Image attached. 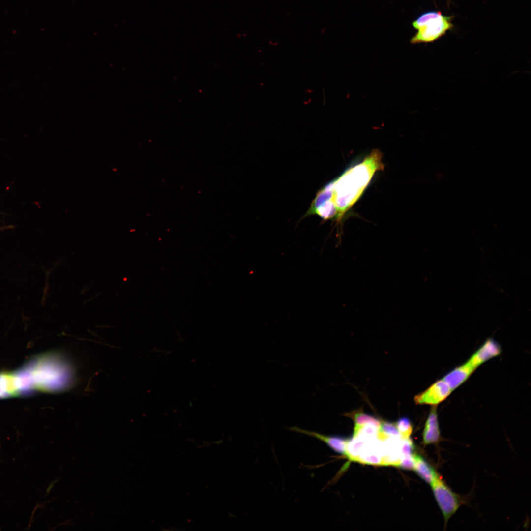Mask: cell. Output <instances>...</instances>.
Segmentation results:
<instances>
[{"label":"cell","instance_id":"cell-1","mask_svg":"<svg viewBox=\"0 0 531 531\" xmlns=\"http://www.w3.org/2000/svg\"><path fill=\"white\" fill-rule=\"evenodd\" d=\"M382 154L374 149L361 162L350 167L317 194L306 215L339 221L360 197L377 171L383 170Z\"/></svg>","mask_w":531,"mask_h":531},{"label":"cell","instance_id":"cell-2","mask_svg":"<svg viewBox=\"0 0 531 531\" xmlns=\"http://www.w3.org/2000/svg\"><path fill=\"white\" fill-rule=\"evenodd\" d=\"M452 19V16H444L438 11L422 14L412 23L417 32L410 39V43H427L439 39L453 27Z\"/></svg>","mask_w":531,"mask_h":531},{"label":"cell","instance_id":"cell-3","mask_svg":"<svg viewBox=\"0 0 531 531\" xmlns=\"http://www.w3.org/2000/svg\"><path fill=\"white\" fill-rule=\"evenodd\" d=\"M430 485L435 500L443 517L446 527L450 518L464 503V500L452 491L440 476Z\"/></svg>","mask_w":531,"mask_h":531},{"label":"cell","instance_id":"cell-4","mask_svg":"<svg viewBox=\"0 0 531 531\" xmlns=\"http://www.w3.org/2000/svg\"><path fill=\"white\" fill-rule=\"evenodd\" d=\"M452 391L447 383L441 379L423 392L415 396L414 401L417 405L437 406L448 397Z\"/></svg>","mask_w":531,"mask_h":531},{"label":"cell","instance_id":"cell-5","mask_svg":"<svg viewBox=\"0 0 531 531\" xmlns=\"http://www.w3.org/2000/svg\"><path fill=\"white\" fill-rule=\"evenodd\" d=\"M501 352L500 345L493 339L489 338L465 363L475 371L484 362L498 355Z\"/></svg>","mask_w":531,"mask_h":531},{"label":"cell","instance_id":"cell-6","mask_svg":"<svg viewBox=\"0 0 531 531\" xmlns=\"http://www.w3.org/2000/svg\"><path fill=\"white\" fill-rule=\"evenodd\" d=\"M382 440L376 438L366 441L356 461L373 465L382 464Z\"/></svg>","mask_w":531,"mask_h":531},{"label":"cell","instance_id":"cell-7","mask_svg":"<svg viewBox=\"0 0 531 531\" xmlns=\"http://www.w3.org/2000/svg\"><path fill=\"white\" fill-rule=\"evenodd\" d=\"M291 431L302 433L326 443L331 449L336 452L345 455L346 445L349 439L336 436H327L316 432L308 431L300 428L293 426L289 428Z\"/></svg>","mask_w":531,"mask_h":531},{"label":"cell","instance_id":"cell-8","mask_svg":"<svg viewBox=\"0 0 531 531\" xmlns=\"http://www.w3.org/2000/svg\"><path fill=\"white\" fill-rule=\"evenodd\" d=\"M422 439L425 445L437 444L441 441L437 406H432L431 408L425 423Z\"/></svg>","mask_w":531,"mask_h":531},{"label":"cell","instance_id":"cell-9","mask_svg":"<svg viewBox=\"0 0 531 531\" xmlns=\"http://www.w3.org/2000/svg\"><path fill=\"white\" fill-rule=\"evenodd\" d=\"M15 387L19 394H28L35 390L30 370L27 365L12 373Z\"/></svg>","mask_w":531,"mask_h":531},{"label":"cell","instance_id":"cell-10","mask_svg":"<svg viewBox=\"0 0 531 531\" xmlns=\"http://www.w3.org/2000/svg\"><path fill=\"white\" fill-rule=\"evenodd\" d=\"M465 363L458 366L446 374L442 379L453 391L464 383L474 372Z\"/></svg>","mask_w":531,"mask_h":531},{"label":"cell","instance_id":"cell-11","mask_svg":"<svg viewBox=\"0 0 531 531\" xmlns=\"http://www.w3.org/2000/svg\"><path fill=\"white\" fill-rule=\"evenodd\" d=\"M414 470L417 474L430 485L439 475L435 469L421 456L414 455Z\"/></svg>","mask_w":531,"mask_h":531},{"label":"cell","instance_id":"cell-12","mask_svg":"<svg viewBox=\"0 0 531 531\" xmlns=\"http://www.w3.org/2000/svg\"><path fill=\"white\" fill-rule=\"evenodd\" d=\"M18 395L15 387L12 373H0V398Z\"/></svg>","mask_w":531,"mask_h":531},{"label":"cell","instance_id":"cell-13","mask_svg":"<svg viewBox=\"0 0 531 531\" xmlns=\"http://www.w3.org/2000/svg\"><path fill=\"white\" fill-rule=\"evenodd\" d=\"M390 437L402 438L396 424L385 421L380 422L378 438L384 440Z\"/></svg>","mask_w":531,"mask_h":531},{"label":"cell","instance_id":"cell-14","mask_svg":"<svg viewBox=\"0 0 531 531\" xmlns=\"http://www.w3.org/2000/svg\"><path fill=\"white\" fill-rule=\"evenodd\" d=\"M346 415L354 420V426H360L367 423L379 421L374 417L366 414L362 410L354 411L350 413H347Z\"/></svg>","mask_w":531,"mask_h":531},{"label":"cell","instance_id":"cell-15","mask_svg":"<svg viewBox=\"0 0 531 531\" xmlns=\"http://www.w3.org/2000/svg\"><path fill=\"white\" fill-rule=\"evenodd\" d=\"M395 424L402 438H409L413 430V427L408 418L406 417H401L398 420Z\"/></svg>","mask_w":531,"mask_h":531},{"label":"cell","instance_id":"cell-16","mask_svg":"<svg viewBox=\"0 0 531 531\" xmlns=\"http://www.w3.org/2000/svg\"><path fill=\"white\" fill-rule=\"evenodd\" d=\"M414 446L413 441L409 438H402L400 441V453L402 457H413L414 455Z\"/></svg>","mask_w":531,"mask_h":531},{"label":"cell","instance_id":"cell-17","mask_svg":"<svg viewBox=\"0 0 531 531\" xmlns=\"http://www.w3.org/2000/svg\"><path fill=\"white\" fill-rule=\"evenodd\" d=\"M414 466V456L413 457H402L398 467L407 470H413Z\"/></svg>","mask_w":531,"mask_h":531}]
</instances>
